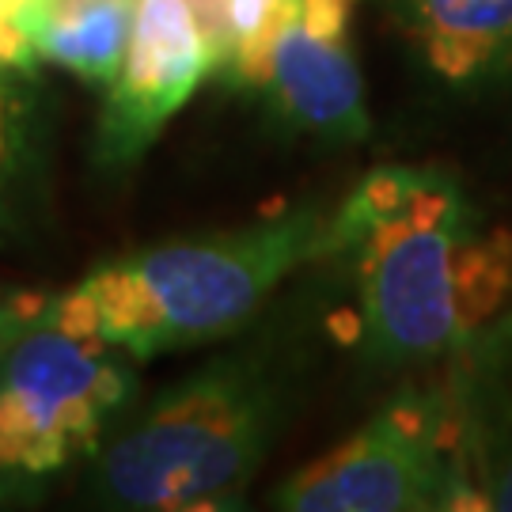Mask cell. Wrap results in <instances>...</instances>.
<instances>
[{"mask_svg": "<svg viewBox=\"0 0 512 512\" xmlns=\"http://www.w3.org/2000/svg\"><path fill=\"white\" fill-rule=\"evenodd\" d=\"M395 8L440 84L478 88L512 73V0H395Z\"/></svg>", "mask_w": 512, "mask_h": 512, "instance_id": "obj_9", "label": "cell"}, {"mask_svg": "<svg viewBox=\"0 0 512 512\" xmlns=\"http://www.w3.org/2000/svg\"><path fill=\"white\" fill-rule=\"evenodd\" d=\"M327 330L338 346H361V338H365V315L353 308L334 311V315H327Z\"/></svg>", "mask_w": 512, "mask_h": 512, "instance_id": "obj_15", "label": "cell"}, {"mask_svg": "<svg viewBox=\"0 0 512 512\" xmlns=\"http://www.w3.org/2000/svg\"><path fill=\"white\" fill-rule=\"evenodd\" d=\"M137 0H92L84 8L42 16L23 27L35 54L50 65L69 69L76 80L107 88L129 46Z\"/></svg>", "mask_w": 512, "mask_h": 512, "instance_id": "obj_11", "label": "cell"}, {"mask_svg": "<svg viewBox=\"0 0 512 512\" xmlns=\"http://www.w3.org/2000/svg\"><path fill=\"white\" fill-rule=\"evenodd\" d=\"M107 346V338L80 342L42 323L4 353L0 494L35 490L99 448L133 395L129 368Z\"/></svg>", "mask_w": 512, "mask_h": 512, "instance_id": "obj_4", "label": "cell"}, {"mask_svg": "<svg viewBox=\"0 0 512 512\" xmlns=\"http://www.w3.org/2000/svg\"><path fill=\"white\" fill-rule=\"evenodd\" d=\"M475 213L444 171L418 167V183L395 217L372 220L357 239L361 315L372 361L414 365L452 357L475 323L463 296V266Z\"/></svg>", "mask_w": 512, "mask_h": 512, "instance_id": "obj_3", "label": "cell"}, {"mask_svg": "<svg viewBox=\"0 0 512 512\" xmlns=\"http://www.w3.org/2000/svg\"><path fill=\"white\" fill-rule=\"evenodd\" d=\"M274 505L296 512L494 509L471 478L463 418L452 391L437 429H410L384 406L338 448L285 478Z\"/></svg>", "mask_w": 512, "mask_h": 512, "instance_id": "obj_5", "label": "cell"}, {"mask_svg": "<svg viewBox=\"0 0 512 512\" xmlns=\"http://www.w3.org/2000/svg\"><path fill=\"white\" fill-rule=\"evenodd\" d=\"M289 380L274 349H236L164 387L99 452L88 497L103 509H239L281 429Z\"/></svg>", "mask_w": 512, "mask_h": 512, "instance_id": "obj_1", "label": "cell"}, {"mask_svg": "<svg viewBox=\"0 0 512 512\" xmlns=\"http://www.w3.org/2000/svg\"><path fill=\"white\" fill-rule=\"evenodd\" d=\"M334 251H349L338 209L304 205L239 232L160 243L103 262L84 277V289L99 300L110 346L148 361L236 334L285 277Z\"/></svg>", "mask_w": 512, "mask_h": 512, "instance_id": "obj_2", "label": "cell"}, {"mask_svg": "<svg viewBox=\"0 0 512 512\" xmlns=\"http://www.w3.org/2000/svg\"><path fill=\"white\" fill-rule=\"evenodd\" d=\"M50 308H54V296L35 293V289L0 296V361L23 334H31L50 319Z\"/></svg>", "mask_w": 512, "mask_h": 512, "instance_id": "obj_13", "label": "cell"}, {"mask_svg": "<svg viewBox=\"0 0 512 512\" xmlns=\"http://www.w3.org/2000/svg\"><path fill=\"white\" fill-rule=\"evenodd\" d=\"M46 194V107L38 76L0 65V247L35 228Z\"/></svg>", "mask_w": 512, "mask_h": 512, "instance_id": "obj_10", "label": "cell"}, {"mask_svg": "<svg viewBox=\"0 0 512 512\" xmlns=\"http://www.w3.org/2000/svg\"><path fill=\"white\" fill-rule=\"evenodd\" d=\"M46 323L54 330H61V334H69V338H80V342L103 338L99 300H95L84 285L65 296H54V308H50V319H46Z\"/></svg>", "mask_w": 512, "mask_h": 512, "instance_id": "obj_14", "label": "cell"}, {"mask_svg": "<svg viewBox=\"0 0 512 512\" xmlns=\"http://www.w3.org/2000/svg\"><path fill=\"white\" fill-rule=\"evenodd\" d=\"M270 103L289 126L323 141H365L372 122L365 110V84L349 35L323 38L300 23V12L281 31L266 80Z\"/></svg>", "mask_w": 512, "mask_h": 512, "instance_id": "obj_7", "label": "cell"}, {"mask_svg": "<svg viewBox=\"0 0 512 512\" xmlns=\"http://www.w3.org/2000/svg\"><path fill=\"white\" fill-rule=\"evenodd\" d=\"M205 76L209 54L183 0H137L126 57L95 126V164H137Z\"/></svg>", "mask_w": 512, "mask_h": 512, "instance_id": "obj_6", "label": "cell"}, {"mask_svg": "<svg viewBox=\"0 0 512 512\" xmlns=\"http://www.w3.org/2000/svg\"><path fill=\"white\" fill-rule=\"evenodd\" d=\"M198 38H202L205 54H209V73L228 76L236 61V16H232V0H183Z\"/></svg>", "mask_w": 512, "mask_h": 512, "instance_id": "obj_12", "label": "cell"}, {"mask_svg": "<svg viewBox=\"0 0 512 512\" xmlns=\"http://www.w3.org/2000/svg\"><path fill=\"white\" fill-rule=\"evenodd\" d=\"M448 391L467 440L471 478L494 509L512 512V300L452 353Z\"/></svg>", "mask_w": 512, "mask_h": 512, "instance_id": "obj_8", "label": "cell"}]
</instances>
